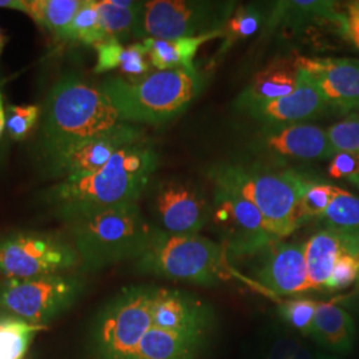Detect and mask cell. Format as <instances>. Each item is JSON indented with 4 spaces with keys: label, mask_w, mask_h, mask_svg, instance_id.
I'll use <instances>...</instances> for the list:
<instances>
[{
    "label": "cell",
    "mask_w": 359,
    "mask_h": 359,
    "mask_svg": "<svg viewBox=\"0 0 359 359\" xmlns=\"http://www.w3.org/2000/svg\"><path fill=\"white\" fill-rule=\"evenodd\" d=\"M228 252L200 234H170L157 229L145 252L135 259L140 274L160 278L216 285L231 278Z\"/></svg>",
    "instance_id": "6"
},
{
    "label": "cell",
    "mask_w": 359,
    "mask_h": 359,
    "mask_svg": "<svg viewBox=\"0 0 359 359\" xmlns=\"http://www.w3.org/2000/svg\"><path fill=\"white\" fill-rule=\"evenodd\" d=\"M294 62L314 80L330 111L344 115L358 111V59L299 56Z\"/></svg>",
    "instance_id": "16"
},
{
    "label": "cell",
    "mask_w": 359,
    "mask_h": 359,
    "mask_svg": "<svg viewBox=\"0 0 359 359\" xmlns=\"http://www.w3.org/2000/svg\"><path fill=\"white\" fill-rule=\"evenodd\" d=\"M252 148L256 154L277 161L325 160L335 154L326 130L308 123L262 127Z\"/></svg>",
    "instance_id": "14"
},
{
    "label": "cell",
    "mask_w": 359,
    "mask_h": 359,
    "mask_svg": "<svg viewBox=\"0 0 359 359\" xmlns=\"http://www.w3.org/2000/svg\"><path fill=\"white\" fill-rule=\"evenodd\" d=\"M329 111L330 108L314 80L299 69L298 84L293 93L245 112L259 121L262 127H276L306 123Z\"/></svg>",
    "instance_id": "17"
},
{
    "label": "cell",
    "mask_w": 359,
    "mask_h": 359,
    "mask_svg": "<svg viewBox=\"0 0 359 359\" xmlns=\"http://www.w3.org/2000/svg\"><path fill=\"white\" fill-rule=\"evenodd\" d=\"M144 1L102 0L97 1L100 26L105 40L120 43L136 38Z\"/></svg>",
    "instance_id": "24"
},
{
    "label": "cell",
    "mask_w": 359,
    "mask_h": 359,
    "mask_svg": "<svg viewBox=\"0 0 359 359\" xmlns=\"http://www.w3.org/2000/svg\"><path fill=\"white\" fill-rule=\"evenodd\" d=\"M97 62L95 74L120 69L126 80H139L151 74V62L142 43L124 46L117 40H104L95 46Z\"/></svg>",
    "instance_id": "21"
},
{
    "label": "cell",
    "mask_w": 359,
    "mask_h": 359,
    "mask_svg": "<svg viewBox=\"0 0 359 359\" xmlns=\"http://www.w3.org/2000/svg\"><path fill=\"white\" fill-rule=\"evenodd\" d=\"M142 137L145 135L142 129L129 123H121L109 132L53 156L44 164L52 179L57 181L80 179L99 170L117 151Z\"/></svg>",
    "instance_id": "13"
},
{
    "label": "cell",
    "mask_w": 359,
    "mask_h": 359,
    "mask_svg": "<svg viewBox=\"0 0 359 359\" xmlns=\"http://www.w3.org/2000/svg\"><path fill=\"white\" fill-rule=\"evenodd\" d=\"M80 273L71 271L31 280L0 278V311L46 326L72 308L84 293L86 281Z\"/></svg>",
    "instance_id": "9"
},
{
    "label": "cell",
    "mask_w": 359,
    "mask_h": 359,
    "mask_svg": "<svg viewBox=\"0 0 359 359\" xmlns=\"http://www.w3.org/2000/svg\"><path fill=\"white\" fill-rule=\"evenodd\" d=\"M216 189L237 194L269 221L276 237L285 238L299 226L298 205L306 176L295 170H273L243 164H222L209 172Z\"/></svg>",
    "instance_id": "5"
},
{
    "label": "cell",
    "mask_w": 359,
    "mask_h": 359,
    "mask_svg": "<svg viewBox=\"0 0 359 359\" xmlns=\"http://www.w3.org/2000/svg\"><path fill=\"white\" fill-rule=\"evenodd\" d=\"M329 142L335 151L359 154V115L353 114L347 116L342 121L326 129Z\"/></svg>",
    "instance_id": "31"
},
{
    "label": "cell",
    "mask_w": 359,
    "mask_h": 359,
    "mask_svg": "<svg viewBox=\"0 0 359 359\" xmlns=\"http://www.w3.org/2000/svg\"><path fill=\"white\" fill-rule=\"evenodd\" d=\"M335 185L306 176L305 188L298 205L299 226L310 219H320L330 205Z\"/></svg>",
    "instance_id": "28"
},
{
    "label": "cell",
    "mask_w": 359,
    "mask_h": 359,
    "mask_svg": "<svg viewBox=\"0 0 359 359\" xmlns=\"http://www.w3.org/2000/svg\"><path fill=\"white\" fill-rule=\"evenodd\" d=\"M283 240L277 238L257 252L259 256L257 280L274 294L305 293L310 290L305 244L285 243Z\"/></svg>",
    "instance_id": "15"
},
{
    "label": "cell",
    "mask_w": 359,
    "mask_h": 359,
    "mask_svg": "<svg viewBox=\"0 0 359 359\" xmlns=\"http://www.w3.org/2000/svg\"><path fill=\"white\" fill-rule=\"evenodd\" d=\"M264 13L259 7L255 4L250 6H240L231 13V18L221 28V39L224 40L222 46L219 47L218 55H222L228 51L238 41L253 36L258 31L262 23Z\"/></svg>",
    "instance_id": "27"
},
{
    "label": "cell",
    "mask_w": 359,
    "mask_h": 359,
    "mask_svg": "<svg viewBox=\"0 0 359 359\" xmlns=\"http://www.w3.org/2000/svg\"><path fill=\"white\" fill-rule=\"evenodd\" d=\"M100 88L124 123L161 124L182 114L203 88L196 69L154 71L139 80L112 77Z\"/></svg>",
    "instance_id": "4"
},
{
    "label": "cell",
    "mask_w": 359,
    "mask_h": 359,
    "mask_svg": "<svg viewBox=\"0 0 359 359\" xmlns=\"http://www.w3.org/2000/svg\"><path fill=\"white\" fill-rule=\"evenodd\" d=\"M359 280V250H346L338 257L325 289L342 290Z\"/></svg>",
    "instance_id": "32"
},
{
    "label": "cell",
    "mask_w": 359,
    "mask_h": 359,
    "mask_svg": "<svg viewBox=\"0 0 359 359\" xmlns=\"http://www.w3.org/2000/svg\"><path fill=\"white\" fill-rule=\"evenodd\" d=\"M299 69L295 62L277 60L259 71L237 99V107L248 111L258 105L271 103L294 92Z\"/></svg>",
    "instance_id": "19"
},
{
    "label": "cell",
    "mask_w": 359,
    "mask_h": 359,
    "mask_svg": "<svg viewBox=\"0 0 359 359\" xmlns=\"http://www.w3.org/2000/svg\"><path fill=\"white\" fill-rule=\"evenodd\" d=\"M6 123H7V115H6V109L3 105V96L0 92V137L6 130Z\"/></svg>",
    "instance_id": "38"
},
{
    "label": "cell",
    "mask_w": 359,
    "mask_h": 359,
    "mask_svg": "<svg viewBox=\"0 0 359 359\" xmlns=\"http://www.w3.org/2000/svg\"><path fill=\"white\" fill-rule=\"evenodd\" d=\"M346 250H359V233L323 229L313 234L305 243L310 289H325L334 265Z\"/></svg>",
    "instance_id": "18"
},
{
    "label": "cell",
    "mask_w": 359,
    "mask_h": 359,
    "mask_svg": "<svg viewBox=\"0 0 359 359\" xmlns=\"http://www.w3.org/2000/svg\"><path fill=\"white\" fill-rule=\"evenodd\" d=\"M71 271H81V259L71 240L34 231L0 236V278L31 280Z\"/></svg>",
    "instance_id": "8"
},
{
    "label": "cell",
    "mask_w": 359,
    "mask_h": 359,
    "mask_svg": "<svg viewBox=\"0 0 359 359\" xmlns=\"http://www.w3.org/2000/svg\"><path fill=\"white\" fill-rule=\"evenodd\" d=\"M81 259V271H96L127 259H137L157 226L137 203L55 212Z\"/></svg>",
    "instance_id": "1"
},
{
    "label": "cell",
    "mask_w": 359,
    "mask_h": 359,
    "mask_svg": "<svg viewBox=\"0 0 359 359\" xmlns=\"http://www.w3.org/2000/svg\"><path fill=\"white\" fill-rule=\"evenodd\" d=\"M7 41H8V38L6 36V34H4L3 29L0 28V56H1V53L4 51V47H6Z\"/></svg>",
    "instance_id": "39"
},
{
    "label": "cell",
    "mask_w": 359,
    "mask_h": 359,
    "mask_svg": "<svg viewBox=\"0 0 359 359\" xmlns=\"http://www.w3.org/2000/svg\"><path fill=\"white\" fill-rule=\"evenodd\" d=\"M222 32L215 31L206 35L193 36V38L169 39H145L142 40L144 47L148 52V57L151 65L156 71H167V69H196L193 60L200 50L212 39L221 38Z\"/></svg>",
    "instance_id": "20"
},
{
    "label": "cell",
    "mask_w": 359,
    "mask_h": 359,
    "mask_svg": "<svg viewBox=\"0 0 359 359\" xmlns=\"http://www.w3.org/2000/svg\"><path fill=\"white\" fill-rule=\"evenodd\" d=\"M157 165L158 154L145 136L117 151L88 176L57 181L43 192L41 201L53 212L139 203Z\"/></svg>",
    "instance_id": "3"
},
{
    "label": "cell",
    "mask_w": 359,
    "mask_h": 359,
    "mask_svg": "<svg viewBox=\"0 0 359 359\" xmlns=\"http://www.w3.org/2000/svg\"><path fill=\"white\" fill-rule=\"evenodd\" d=\"M7 123L6 130L13 140H25L35 128L40 117V108L38 105H15L11 104L6 109Z\"/></svg>",
    "instance_id": "30"
},
{
    "label": "cell",
    "mask_w": 359,
    "mask_h": 359,
    "mask_svg": "<svg viewBox=\"0 0 359 359\" xmlns=\"http://www.w3.org/2000/svg\"><path fill=\"white\" fill-rule=\"evenodd\" d=\"M346 38L359 50V1H353L346 8Z\"/></svg>",
    "instance_id": "36"
},
{
    "label": "cell",
    "mask_w": 359,
    "mask_h": 359,
    "mask_svg": "<svg viewBox=\"0 0 359 359\" xmlns=\"http://www.w3.org/2000/svg\"><path fill=\"white\" fill-rule=\"evenodd\" d=\"M0 8H11L27 13V0H0Z\"/></svg>",
    "instance_id": "37"
},
{
    "label": "cell",
    "mask_w": 359,
    "mask_h": 359,
    "mask_svg": "<svg viewBox=\"0 0 359 359\" xmlns=\"http://www.w3.org/2000/svg\"><path fill=\"white\" fill-rule=\"evenodd\" d=\"M83 0H27V15L55 38L72 40V23Z\"/></svg>",
    "instance_id": "23"
},
{
    "label": "cell",
    "mask_w": 359,
    "mask_h": 359,
    "mask_svg": "<svg viewBox=\"0 0 359 359\" xmlns=\"http://www.w3.org/2000/svg\"><path fill=\"white\" fill-rule=\"evenodd\" d=\"M72 40L93 47L105 40L100 26L97 0H83L72 23Z\"/></svg>",
    "instance_id": "29"
},
{
    "label": "cell",
    "mask_w": 359,
    "mask_h": 359,
    "mask_svg": "<svg viewBox=\"0 0 359 359\" xmlns=\"http://www.w3.org/2000/svg\"><path fill=\"white\" fill-rule=\"evenodd\" d=\"M44 326L0 311V359H25L36 334Z\"/></svg>",
    "instance_id": "25"
},
{
    "label": "cell",
    "mask_w": 359,
    "mask_h": 359,
    "mask_svg": "<svg viewBox=\"0 0 359 359\" xmlns=\"http://www.w3.org/2000/svg\"><path fill=\"white\" fill-rule=\"evenodd\" d=\"M266 359H332L311 350L295 338H278L271 346Z\"/></svg>",
    "instance_id": "34"
},
{
    "label": "cell",
    "mask_w": 359,
    "mask_h": 359,
    "mask_svg": "<svg viewBox=\"0 0 359 359\" xmlns=\"http://www.w3.org/2000/svg\"><path fill=\"white\" fill-rule=\"evenodd\" d=\"M210 221L222 238L228 256H255L277 240L269 221L243 197L216 189Z\"/></svg>",
    "instance_id": "11"
},
{
    "label": "cell",
    "mask_w": 359,
    "mask_h": 359,
    "mask_svg": "<svg viewBox=\"0 0 359 359\" xmlns=\"http://www.w3.org/2000/svg\"><path fill=\"white\" fill-rule=\"evenodd\" d=\"M354 333V322L346 310L334 302L317 305L310 335L322 346L339 353L347 351L353 345Z\"/></svg>",
    "instance_id": "22"
},
{
    "label": "cell",
    "mask_w": 359,
    "mask_h": 359,
    "mask_svg": "<svg viewBox=\"0 0 359 359\" xmlns=\"http://www.w3.org/2000/svg\"><path fill=\"white\" fill-rule=\"evenodd\" d=\"M236 8L234 1H144L136 38L169 40L206 35L219 31Z\"/></svg>",
    "instance_id": "10"
},
{
    "label": "cell",
    "mask_w": 359,
    "mask_h": 359,
    "mask_svg": "<svg viewBox=\"0 0 359 359\" xmlns=\"http://www.w3.org/2000/svg\"><path fill=\"white\" fill-rule=\"evenodd\" d=\"M151 210L157 229L170 234H198L210 222L213 206L191 182L165 180L154 185Z\"/></svg>",
    "instance_id": "12"
},
{
    "label": "cell",
    "mask_w": 359,
    "mask_h": 359,
    "mask_svg": "<svg viewBox=\"0 0 359 359\" xmlns=\"http://www.w3.org/2000/svg\"><path fill=\"white\" fill-rule=\"evenodd\" d=\"M121 123V117L100 87L75 72L60 77L47 96L39 135L44 163L65 149L87 142Z\"/></svg>",
    "instance_id": "2"
},
{
    "label": "cell",
    "mask_w": 359,
    "mask_h": 359,
    "mask_svg": "<svg viewBox=\"0 0 359 359\" xmlns=\"http://www.w3.org/2000/svg\"><path fill=\"white\" fill-rule=\"evenodd\" d=\"M327 173L333 179L347 180L359 188V154L339 152L334 154Z\"/></svg>",
    "instance_id": "35"
},
{
    "label": "cell",
    "mask_w": 359,
    "mask_h": 359,
    "mask_svg": "<svg viewBox=\"0 0 359 359\" xmlns=\"http://www.w3.org/2000/svg\"><path fill=\"white\" fill-rule=\"evenodd\" d=\"M318 221L332 231L359 233V197L335 187L332 203Z\"/></svg>",
    "instance_id": "26"
},
{
    "label": "cell",
    "mask_w": 359,
    "mask_h": 359,
    "mask_svg": "<svg viewBox=\"0 0 359 359\" xmlns=\"http://www.w3.org/2000/svg\"><path fill=\"white\" fill-rule=\"evenodd\" d=\"M154 286L123 289L97 313L90 330L93 359H133L152 323Z\"/></svg>",
    "instance_id": "7"
},
{
    "label": "cell",
    "mask_w": 359,
    "mask_h": 359,
    "mask_svg": "<svg viewBox=\"0 0 359 359\" xmlns=\"http://www.w3.org/2000/svg\"><path fill=\"white\" fill-rule=\"evenodd\" d=\"M317 305L318 304L313 299L298 298L285 302L281 308V313L285 321L290 326H293L301 333L310 334Z\"/></svg>",
    "instance_id": "33"
}]
</instances>
